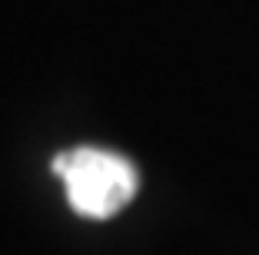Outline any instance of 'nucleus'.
<instances>
[{
	"mask_svg": "<svg viewBox=\"0 0 259 255\" xmlns=\"http://www.w3.org/2000/svg\"><path fill=\"white\" fill-rule=\"evenodd\" d=\"M50 169L63 179L67 202L83 219L116 216L130 206L140 186V176L126 156L97 149V146H76V149L57 152Z\"/></svg>",
	"mask_w": 259,
	"mask_h": 255,
	"instance_id": "obj_1",
	"label": "nucleus"
}]
</instances>
